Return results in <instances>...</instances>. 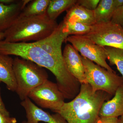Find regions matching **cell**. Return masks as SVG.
Masks as SVG:
<instances>
[{
    "label": "cell",
    "instance_id": "cell-23",
    "mask_svg": "<svg viewBox=\"0 0 123 123\" xmlns=\"http://www.w3.org/2000/svg\"><path fill=\"white\" fill-rule=\"evenodd\" d=\"M95 123H121L120 118L98 116Z\"/></svg>",
    "mask_w": 123,
    "mask_h": 123
},
{
    "label": "cell",
    "instance_id": "cell-6",
    "mask_svg": "<svg viewBox=\"0 0 123 123\" xmlns=\"http://www.w3.org/2000/svg\"><path fill=\"white\" fill-rule=\"evenodd\" d=\"M82 36L102 47L123 49V29L111 21L95 23L89 33Z\"/></svg>",
    "mask_w": 123,
    "mask_h": 123
},
{
    "label": "cell",
    "instance_id": "cell-2",
    "mask_svg": "<svg viewBox=\"0 0 123 123\" xmlns=\"http://www.w3.org/2000/svg\"><path fill=\"white\" fill-rule=\"evenodd\" d=\"M112 96L102 91L94 92L89 84H81L78 94L65 103L58 113L68 123H95L102 105Z\"/></svg>",
    "mask_w": 123,
    "mask_h": 123
},
{
    "label": "cell",
    "instance_id": "cell-14",
    "mask_svg": "<svg viewBox=\"0 0 123 123\" xmlns=\"http://www.w3.org/2000/svg\"><path fill=\"white\" fill-rule=\"evenodd\" d=\"M14 59L0 54V82L6 85L9 90L15 92L17 83L13 69Z\"/></svg>",
    "mask_w": 123,
    "mask_h": 123
},
{
    "label": "cell",
    "instance_id": "cell-13",
    "mask_svg": "<svg viewBox=\"0 0 123 123\" xmlns=\"http://www.w3.org/2000/svg\"><path fill=\"white\" fill-rule=\"evenodd\" d=\"M123 115V84L117 89L112 99L104 103L100 109L99 116L118 117Z\"/></svg>",
    "mask_w": 123,
    "mask_h": 123
},
{
    "label": "cell",
    "instance_id": "cell-26",
    "mask_svg": "<svg viewBox=\"0 0 123 123\" xmlns=\"http://www.w3.org/2000/svg\"><path fill=\"white\" fill-rule=\"evenodd\" d=\"M115 10L123 5V0H114Z\"/></svg>",
    "mask_w": 123,
    "mask_h": 123
},
{
    "label": "cell",
    "instance_id": "cell-22",
    "mask_svg": "<svg viewBox=\"0 0 123 123\" xmlns=\"http://www.w3.org/2000/svg\"><path fill=\"white\" fill-rule=\"evenodd\" d=\"M99 1V0H77V4L89 10L94 11Z\"/></svg>",
    "mask_w": 123,
    "mask_h": 123
},
{
    "label": "cell",
    "instance_id": "cell-25",
    "mask_svg": "<svg viewBox=\"0 0 123 123\" xmlns=\"http://www.w3.org/2000/svg\"><path fill=\"white\" fill-rule=\"evenodd\" d=\"M0 112L7 116H10L9 113L5 106L1 98V97L0 93Z\"/></svg>",
    "mask_w": 123,
    "mask_h": 123
},
{
    "label": "cell",
    "instance_id": "cell-19",
    "mask_svg": "<svg viewBox=\"0 0 123 123\" xmlns=\"http://www.w3.org/2000/svg\"><path fill=\"white\" fill-rule=\"evenodd\" d=\"M104 47L110 64L115 65L123 77V49L112 47Z\"/></svg>",
    "mask_w": 123,
    "mask_h": 123
},
{
    "label": "cell",
    "instance_id": "cell-24",
    "mask_svg": "<svg viewBox=\"0 0 123 123\" xmlns=\"http://www.w3.org/2000/svg\"><path fill=\"white\" fill-rule=\"evenodd\" d=\"M17 120L15 118L10 117L3 114L0 112V123H16Z\"/></svg>",
    "mask_w": 123,
    "mask_h": 123
},
{
    "label": "cell",
    "instance_id": "cell-16",
    "mask_svg": "<svg viewBox=\"0 0 123 123\" xmlns=\"http://www.w3.org/2000/svg\"><path fill=\"white\" fill-rule=\"evenodd\" d=\"M50 2V0H31L23 9L18 18L29 17L46 14Z\"/></svg>",
    "mask_w": 123,
    "mask_h": 123
},
{
    "label": "cell",
    "instance_id": "cell-9",
    "mask_svg": "<svg viewBox=\"0 0 123 123\" xmlns=\"http://www.w3.org/2000/svg\"><path fill=\"white\" fill-rule=\"evenodd\" d=\"M26 113L27 123H39L40 121L47 123H68L59 113L51 115L38 107L27 98L21 102Z\"/></svg>",
    "mask_w": 123,
    "mask_h": 123
},
{
    "label": "cell",
    "instance_id": "cell-7",
    "mask_svg": "<svg viewBox=\"0 0 123 123\" xmlns=\"http://www.w3.org/2000/svg\"><path fill=\"white\" fill-rule=\"evenodd\" d=\"M28 98L43 108L58 113L65 103V98L57 84L48 80L35 88Z\"/></svg>",
    "mask_w": 123,
    "mask_h": 123
},
{
    "label": "cell",
    "instance_id": "cell-12",
    "mask_svg": "<svg viewBox=\"0 0 123 123\" xmlns=\"http://www.w3.org/2000/svg\"><path fill=\"white\" fill-rule=\"evenodd\" d=\"M30 0H17L10 5L0 4V32H4L14 24Z\"/></svg>",
    "mask_w": 123,
    "mask_h": 123
},
{
    "label": "cell",
    "instance_id": "cell-15",
    "mask_svg": "<svg viewBox=\"0 0 123 123\" xmlns=\"http://www.w3.org/2000/svg\"><path fill=\"white\" fill-rule=\"evenodd\" d=\"M66 11L63 20L65 23L80 22L89 25L96 23L94 11L87 9L77 3Z\"/></svg>",
    "mask_w": 123,
    "mask_h": 123
},
{
    "label": "cell",
    "instance_id": "cell-3",
    "mask_svg": "<svg viewBox=\"0 0 123 123\" xmlns=\"http://www.w3.org/2000/svg\"><path fill=\"white\" fill-rule=\"evenodd\" d=\"M47 14L29 17L18 18L5 31V42L12 43L38 42L51 35L58 26Z\"/></svg>",
    "mask_w": 123,
    "mask_h": 123
},
{
    "label": "cell",
    "instance_id": "cell-8",
    "mask_svg": "<svg viewBox=\"0 0 123 123\" xmlns=\"http://www.w3.org/2000/svg\"><path fill=\"white\" fill-rule=\"evenodd\" d=\"M66 42H69L81 53L82 56L104 68L111 72H116L107 63V56L104 47L82 35H70L66 38Z\"/></svg>",
    "mask_w": 123,
    "mask_h": 123
},
{
    "label": "cell",
    "instance_id": "cell-18",
    "mask_svg": "<svg viewBox=\"0 0 123 123\" xmlns=\"http://www.w3.org/2000/svg\"><path fill=\"white\" fill-rule=\"evenodd\" d=\"M115 11L114 0H101L94 10L96 23L110 21Z\"/></svg>",
    "mask_w": 123,
    "mask_h": 123
},
{
    "label": "cell",
    "instance_id": "cell-21",
    "mask_svg": "<svg viewBox=\"0 0 123 123\" xmlns=\"http://www.w3.org/2000/svg\"><path fill=\"white\" fill-rule=\"evenodd\" d=\"M111 21L118 24L123 29V5L115 10Z\"/></svg>",
    "mask_w": 123,
    "mask_h": 123
},
{
    "label": "cell",
    "instance_id": "cell-27",
    "mask_svg": "<svg viewBox=\"0 0 123 123\" xmlns=\"http://www.w3.org/2000/svg\"><path fill=\"white\" fill-rule=\"evenodd\" d=\"M17 0H0V4L4 5H10L14 3Z\"/></svg>",
    "mask_w": 123,
    "mask_h": 123
},
{
    "label": "cell",
    "instance_id": "cell-30",
    "mask_svg": "<svg viewBox=\"0 0 123 123\" xmlns=\"http://www.w3.org/2000/svg\"><path fill=\"white\" fill-rule=\"evenodd\" d=\"M27 123L26 121H23L22 123Z\"/></svg>",
    "mask_w": 123,
    "mask_h": 123
},
{
    "label": "cell",
    "instance_id": "cell-20",
    "mask_svg": "<svg viewBox=\"0 0 123 123\" xmlns=\"http://www.w3.org/2000/svg\"><path fill=\"white\" fill-rule=\"evenodd\" d=\"M64 22L66 25V30L69 36L84 35L90 31L92 27V25L80 22Z\"/></svg>",
    "mask_w": 123,
    "mask_h": 123
},
{
    "label": "cell",
    "instance_id": "cell-5",
    "mask_svg": "<svg viewBox=\"0 0 123 123\" xmlns=\"http://www.w3.org/2000/svg\"><path fill=\"white\" fill-rule=\"evenodd\" d=\"M85 69L86 84L94 92L102 91L111 96L123 84V77L117 75L82 56Z\"/></svg>",
    "mask_w": 123,
    "mask_h": 123
},
{
    "label": "cell",
    "instance_id": "cell-1",
    "mask_svg": "<svg viewBox=\"0 0 123 123\" xmlns=\"http://www.w3.org/2000/svg\"><path fill=\"white\" fill-rule=\"evenodd\" d=\"M0 54L15 55L31 61L50 70L65 99L74 98L79 93L81 84L69 72L63 56L51 55L32 43H12L0 41Z\"/></svg>",
    "mask_w": 123,
    "mask_h": 123
},
{
    "label": "cell",
    "instance_id": "cell-29",
    "mask_svg": "<svg viewBox=\"0 0 123 123\" xmlns=\"http://www.w3.org/2000/svg\"><path fill=\"white\" fill-rule=\"evenodd\" d=\"M120 120H121V123H123V115L120 117Z\"/></svg>",
    "mask_w": 123,
    "mask_h": 123
},
{
    "label": "cell",
    "instance_id": "cell-11",
    "mask_svg": "<svg viewBox=\"0 0 123 123\" xmlns=\"http://www.w3.org/2000/svg\"><path fill=\"white\" fill-rule=\"evenodd\" d=\"M63 56L66 68L69 73L80 82L86 84L85 69L82 56L71 44H67L65 47Z\"/></svg>",
    "mask_w": 123,
    "mask_h": 123
},
{
    "label": "cell",
    "instance_id": "cell-28",
    "mask_svg": "<svg viewBox=\"0 0 123 123\" xmlns=\"http://www.w3.org/2000/svg\"><path fill=\"white\" fill-rule=\"evenodd\" d=\"M4 32H0V41L4 40Z\"/></svg>",
    "mask_w": 123,
    "mask_h": 123
},
{
    "label": "cell",
    "instance_id": "cell-4",
    "mask_svg": "<svg viewBox=\"0 0 123 123\" xmlns=\"http://www.w3.org/2000/svg\"><path fill=\"white\" fill-rule=\"evenodd\" d=\"M13 69L17 83L15 92L22 101L28 98L30 92L48 80L43 68L33 62L16 56Z\"/></svg>",
    "mask_w": 123,
    "mask_h": 123
},
{
    "label": "cell",
    "instance_id": "cell-10",
    "mask_svg": "<svg viewBox=\"0 0 123 123\" xmlns=\"http://www.w3.org/2000/svg\"><path fill=\"white\" fill-rule=\"evenodd\" d=\"M68 36L65 24L62 21L51 35L44 39L34 42L51 55L63 56L62 46Z\"/></svg>",
    "mask_w": 123,
    "mask_h": 123
},
{
    "label": "cell",
    "instance_id": "cell-17",
    "mask_svg": "<svg viewBox=\"0 0 123 123\" xmlns=\"http://www.w3.org/2000/svg\"><path fill=\"white\" fill-rule=\"evenodd\" d=\"M77 1V0H50L46 14L51 20L55 21L62 13L76 4Z\"/></svg>",
    "mask_w": 123,
    "mask_h": 123
}]
</instances>
